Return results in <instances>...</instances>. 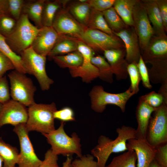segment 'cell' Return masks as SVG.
<instances>
[{
	"mask_svg": "<svg viewBox=\"0 0 167 167\" xmlns=\"http://www.w3.org/2000/svg\"><path fill=\"white\" fill-rule=\"evenodd\" d=\"M0 51L7 56L14 65L15 70L26 74L23 67L20 55L14 52L8 45L6 38L0 34Z\"/></svg>",
	"mask_w": 167,
	"mask_h": 167,
	"instance_id": "obj_34",
	"label": "cell"
},
{
	"mask_svg": "<svg viewBox=\"0 0 167 167\" xmlns=\"http://www.w3.org/2000/svg\"><path fill=\"white\" fill-rule=\"evenodd\" d=\"M19 154L16 147L5 143L0 137V155L3 160V167H15L17 162Z\"/></svg>",
	"mask_w": 167,
	"mask_h": 167,
	"instance_id": "obj_27",
	"label": "cell"
},
{
	"mask_svg": "<svg viewBox=\"0 0 167 167\" xmlns=\"http://www.w3.org/2000/svg\"><path fill=\"white\" fill-rule=\"evenodd\" d=\"M54 117L55 119L64 122L75 121L74 111L69 107H65L60 110H57L54 113Z\"/></svg>",
	"mask_w": 167,
	"mask_h": 167,
	"instance_id": "obj_41",
	"label": "cell"
},
{
	"mask_svg": "<svg viewBox=\"0 0 167 167\" xmlns=\"http://www.w3.org/2000/svg\"><path fill=\"white\" fill-rule=\"evenodd\" d=\"M156 3L166 32H167V0H154Z\"/></svg>",
	"mask_w": 167,
	"mask_h": 167,
	"instance_id": "obj_47",
	"label": "cell"
},
{
	"mask_svg": "<svg viewBox=\"0 0 167 167\" xmlns=\"http://www.w3.org/2000/svg\"><path fill=\"white\" fill-rule=\"evenodd\" d=\"M10 84V95L12 100L25 106L35 103L34 94L36 88L32 79L25 74L15 70L8 75Z\"/></svg>",
	"mask_w": 167,
	"mask_h": 167,
	"instance_id": "obj_7",
	"label": "cell"
},
{
	"mask_svg": "<svg viewBox=\"0 0 167 167\" xmlns=\"http://www.w3.org/2000/svg\"><path fill=\"white\" fill-rule=\"evenodd\" d=\"M79 2L81 3H84L86 2L87 1V0H79Z\"/></svg>",
	"mask_w": 167,
	"mask_h": 167,
	"instance_id": "obj_52",
	"label": "cell"
},
{
	"mask_svg": "<svg viewBox=\"0 0 167 167\" xmlns=\"http://www.w3.org/2000/svg\"><path fill=\"white\" fill-rule=\"evenodd\" d=\"M62 6L61 0H45L42 14V26H52L56 14Z\"/></svg>",
	"mask_w": 167,
	"mask_h": 167,
	"instance_id": "obj_28",
	"label": "cell"
},
{
	"mask_svg": "<svg viewBox=\"0 0 167 167\" xmlns=\"http://www.w3.org/2000/svg\"><path fill=\"white\" fill-rule=\"evenodd\" d=\"M77 50L82 54L83 60L80 66L70 69L71 76L80 77L84 82L89 83L98 77L99 70L91 63V59L94 54V50L82 41L78 40Z\"/></svg>",
	"mask_w": 167,
	"mask_h": 167,
	"instance_id": "obj_12",
	"label": "cell"
},
{
	"mask_svg": "<svg viewBox=\"0 0 167 167\" xmlns=\"http://www.w3.org/2000/svg\"><path fill=\"white\" fill-rule=\"evenodd\" d=\"M137 66L143 86L148 89L152 88V86L150 82L148 70L141 56L137 63Z\"/></svg>",
	"mask_w": 167,
	"mask_h": 167,
	"instance_id": "obj_40",
	"label": "cell"
},
{
	"mask_svg": "<svg viewBox=\"0 0 167 167\" xmlns=\"http://www.w3.org/2000/svg\"><path fill=\"white\" fill-rule=\"evenodd\" d=\"M87 27L101 31L110 35H114L106 22L102 12L92 8Z\"/></svg>",
	"mask_w": 167,
	"mask_h": 167,
	"instance_id": "obj_31",
	"label": "cell"
},
{
	"mask_svg": "<svg viewBox=\"0 0 167 167\" xmlns=\"http://www.w3.org/2000/svg\"><path fill=\"white\" fill-rule=\"evenodd\" d=\"M148 167H161L154 159L150 163Z\"/></svg>",
	"mask_w": 167,
	"mask_h": 167,
	"instance_id": "obj_50",
	"label": "cell"
},
{
	"mask_svg": "<svg viewBox=\"0 0 167 167\" xmlns=\"http://www.w3.org/2000/svg\"><path fill=\"white\" fill-rule=\"evenodd\" d=\"M92 8L87 2L73 4L68 11L79 22L87 27Z\"/></svg>",
	"mask_w": 167,
	"mask_h": 167,
	"instance_id": "obj_29",
	"label": "cell"
},
{
	"mask_svg": "<svg viewBox=\"0 0 167 167\" xmlns=\"http://www.w3.org/2000/svg\"><path fill=\"white\" fill-rule=\"evenodd\" d=\"M78 40L71 36L61 35L53 49L48 55V58L68 54L77 50Z\"/></svg>",
	"mask_w": 167,
	"mask_h": 167,
	"instance_id": "obj_23",
	"label": "cell"
},
{
	"mask_svg": "<svg viewBox=\"0 0 167 167\" xmlns=\"http://www.w3.org/2000/svg\"><path fill=\"white\" fill-rule=\"evenodd\" d=\"M141 2L146 9L148 19L152 24L154 34L160 35L166 34L159 9L154 0H142Z\"/></svg>",
	"mask_w": 167,
	"mask_h": 167,
	"instance_id": "obj_21",
	"label": "cell"
},
{
	"mask_svg": "<svg viewBox=\"0 0 167 167\" xmlns=\"http://www.w3.org/2000/svg\"><path fill=\"white\" fill-rule=\"evenodd\" d=\"M146 139L155 148L167 143V103H163L152 113Z\"/></svg>",
	"mask_w": 167,
	"mask_h": 167,
	"instance_id": "obj_8",
	"label": "cell"
},
{
	"mask_svg": "<svg viewBox=\"0 0 167 167\" xmlns=\"http://www.w3.org/2000/svg\"><path fill=\"white\" fill-rule=\"evenodd\" d=\"M117 137L113 140L103 135L100 136L97 144L91 151L93 157L97 159V167H105L110 155L128 150L126 143L128 140L136 138L135 129L123 125L116 129Z\"/></svg>",
	"mask_w": 167,
	"mask_h": 167,
	"instance_id": "obj_1",
	"label": "cell"
},
{
	"mask_svg": "<svg viewBox=\"0 0 167 167\" xmlns=\"http://www.w3.org/2000/svg\"><path fill=\"white\" fill-rule=\"evenodd\" d=\"M72 161V158L71 156H67L65 161L62 163V167H71V164Z\"/></svg>",
	"mask_w": 167,
	"mask_h": 167,
	"instance_id": "obj_49",
	"label": "cell"
},
{
	"mask_svg": "<svg viewBox=\"0 0 167 167\" xmlns=\"http://www.w3.org/2000/svg\"><path fill=\"white\" fill-rule=\"evenodd\" d=\"M115 0H89L87 2L92 8L103 12L113 6Z\"/></svg>",
	"mask_w": 167,
	"mask_h": 167,
	"instance_id": "obj_42",
	"label": "cell"
},
{
	"mask_svg": "<svg viewBox=\"0 0 167 167\" xmlns=\"http://www.w3.org/2000/svg\"><path fill=\"white\" fill-rule=\"evenodd\" d=\"M26 1L24 0H8L9 15L18 21L22 14L23 9Z\"/></svg>",
	"mask_w": 167,
	"mask_h": 167,
	"instance_id": "obj_38",
	"label": "cell"
},
{
	"mask_svg": "<svg viewBox=\"0 0 167 167\" xmlns=\"http://www.w3.org/2000/svg\"><path fill=\"white\" fill-rule=\"evenodd\" d=\"M26 107L12 99L2 104L0 111V128L6 124L15 126L26 123L28 118V109Z\"/></svg>",
	"mask_w": 167,
	"mask_h": 167,
	"instance_id": "obj_14",
	"label": "cell"
},
{
	"mask_svg": "<svg viewBox=\"0 0 167 167\" xmlns=\"http://www.w3.org/2000/svg\"><path fill=\"white\" fill-rule=\"evenodd\" d=\"M128 150H133L137 157L136 167H148L154 159L157 151L156 148L151 145L146 139L135 138L128 140Z\"/></svg>",
	"mask_w": 167,
	"mask_h": 167,
	"instance_id": "obj_16",
	"label": "cell"
},
{
	"mask_svg": "<svg viewBox=\"0 0 167 167\" xmlns=\"http://www.w3.org/2000/svg\"><path fill=\"white\" fill-rule=\"evenodd\" d=\"M57 110L55 104H37L35 102L28 106V118L25 123L28 132L36 131L48 134L54 131V113Z\"/></svg>",
	"mask_w": 167,
	"mask_h": 167,
	"instance_id": "obj_2",
	"label": "cell"
},
{
	"mask_svg": "<svg viewBox=\"0 0 167 167\" xmlns=\"http://www.w3.org/2000/svg\"><path fill=\"white\" fill-rule=\"evenodd\" d=\"M140 97L147 104L154 108L159 107L164 103H167V100L165 99L161 94L153 91Z\"/></svg>",
	"mask_w": 167,
	"mask_h": 167,
	"instance_id": "obj_37",
	"label": "cell"
},
{
	"mask_svg": "<svg viewBox=\"0 0 167 167\" xmlns=\"http://www.w3.org/2000/svg\"><path fill=\"white\" fill-rule=\"evenodd\" d=\"M145 63L160 58H167V36L166 34H154L150 39L145 49L141 53Z\"/></svg>",
	"mask_w": 167,
	"mask_h": 167,
	"instance_id": "obj_19",
	"label": "cell"
},
{
	"mask_svg": "<svg viewBox=\"0 0 167 167\" xmlns=\"http://www.w3.org/2000/svg\"><path fill=\"white\" fill-rule=\"evenodd\" d=\"M137 157L134 151L128 150L116 156L105 167H136Z\"/></svg>",
	"mask_w": 167,
	"mask_h": 167,
	"instance_id": "obj_32",
	"label": "cell"
},
{
	"mask_svg": "<svg viewBox=\"0 0 167 167\" xmlns=\"http://www.w3.org/2000/svg\"><path fill=\"white\" fill-rule=\"evenodd\" d=\"M52 27L59 34L77 39L86 26L77 21L67 10L61 8L57 12Z\"/></svg>",
	"mask_w": 167,
	"mask_h": 167,
	"instance_id": "obj_13",
	"label": "cell"
},
{
	"mask_svg": "<svg viewBox=\"0 0 167 167\" xmlns=\"http://www.w3.org/2000/svg\"><path fill=\"white\" fill-rule=\"evenodd\" d=\"M45 0H26L22 14L26 15L29 19L33 21L38 28L42 27V14Z\"/></svg>",
	"mask_w": 167,
	"mask_h": 167,
	"instance_id": "obj_24",
	"label": "cell"
},
{
	"mask_svg": "<svg viewBox=\"0 0 167 167\" xmlns=\"http://www.w3.org/2000/svg\"><path fill=\"white\" fill-rule=\"evenodd\" d=\"M17 21L7 15L0 16V34L6 38L14 31Z\"/></svg>",
	"mask_w": 167,
	"mask_h": 167,
	"instance_id": "obj_36",
	"label": "cell"
},
{
	"mask_svg": "<svg viewBox=\"0 0 167 167\" xmlns=\"http://www.w3.org/2000/svg\"><path fill=\"white\" fill-rule=\"evenodd\" d=\"M133 27L137 35L141 53L146 48L154 31L141 0H137L133 13Z\"/></svg>",
	"mask_w": 167,
	"mask_h": 167,
	"instance_id": "obj_11",
	"label": "cell"
},
{
	"mask_svg": "<svg viewBox=\"0 0 167 167\" xmlns=\"http://www.w3.org/2000/svg\"><path fill=\"white\" fill-rule=\"evenodd\" d=\"M94 50L104 51L111 49H123L122 41L115 35H111L101 31L87 27L77 38Z\"/></svg>",
	"mask_w": 167,
	"mask_h": 167,
	"instance_id": "obj_9",
	"label": "cell"
},
{
	"mask_svg": "<svg viewBox=\"0 0 167 167\" xmlns=\"http://www.w3.org/2000/svg\"><path fill=\"white\" fill-rule=\"evenodd\" d=\"M102 12L106 22L113 33L118 32L129 27L124 23L113 6Z\"/></svg>",
	"mask_w": 167,
	"mask_h": 167,
	"instance_id": "obj_33",
	"label": "cell"
},
{
	"mask_svg": "<svg viewBox=\"0 0 167 167\" xmlns=\"http://www.w3.org/2000/svg\"><path fill=\"white\" fill-rule=\"evenodd\" d=\"M154 159L161 167H167V143L156 147Z\"/></svg>",
	"mask_w": 167,
	"mask_h": 167,
	"instance_id": "obj_43",
	"label": "cell"
},
{
	"mask_svg": "<svg viewBox=\"0 0 167 167\" xmlns=\"http://www.w3.org/2000/svg\"><path fill=\"white\" fill-rule=\"evenodd\" d=\"M127 71L131 82L130 87L132 92L136 94L139 91V85L141 80L137 63L134 62L129 64Z\"/></svg>",
	"mask_w": 167,
	"mask_h": 167,
	"instance_id": "obj_35",
	"label": "cell"
},
{
	"mask_svg": "<svg viewBox=\"0 0 167 167\" xmlns=\"http://www.w3.org/2000/svg\"><path fill=\"white\" fill-rule=\"evenodd\" d=\"M92 63L99 70L98 77L104 81L112 83L113 81V73L109 63L101 55L93 56L91 59Z\"/></svg>",
	"mask_w": 167,
	"mask_h": 167,
	"instance_id": "obj_30",
	"label": "cell"
},
{
	"mask_svg": "<svg viewBox=\"0 0 167 167\" xmlns=\"http://www.w3.org/2000/svg\"><path fill=\"white\" fill-rule=\"evenodd\" d=\"M156 108L150 106L139 98L135 113L138 124L137 128L135 129L136 138L146 139L150 118Z\"/></svg>",
	"mask_w": 167,
	"mask_h": 167,
	"instance_id": "obj_20",
	"label": "cell"
},
{
	"mask_svg": "<svg viewBox=\"0 0 167 167\" xmlns=\"http://www.w3.org/2000/svg\"><path fill=\"white\" fill-rule=\"evenodd\" d=\"M14 69L15 66L11 60L0 51V78L7 71Z\"/></svg>",
	"mask_w": 167,
	"mask_h": 167,
	"instance_id": "obj_46",
	"label": "cell"
},
{
	"mask_svg": "<svg viewBox=\"0 0 167 167\" xmlns=\"http://www.w3.org/2000/svg\"><path fill=\"white\" fill-rule=\"evenodd\" d=\"M52 27L42 26L39 28L31 46L37 54L46 57L60 36Z\"/></svg>",
	"mask_w": 167,
	"mask_h": 167,
	"instance_id": "obj_15",
	"label": "cell"
},
{
	"mask_svg": "<svg viewBox=\"0 0 167 167\" xmlns=\"http://www.w3.org/2000/svg\"><path fill=\"white\" fill-rule=\"evenodd\" d=\"M105 58L110 65L113 74L118 80L126 79L128 76L125 49H111L103 51Z\"/></svg>",
	"mask_w": 167,
	"mask_h": 167,
	"instance_id": "obj_18",
	"label": "cell"
},
{
	"mask_svg": "<svg viewBox=\"0 0 167 167\" xmlns=\"http://www.w3.org/2000/svg\"><path fill=\"white\" fill-rule=\"evenodd\" d=\"M137 0H115L113 7L127 26L133 27V10Z\"/></svg>",
	"mask_w": 167,
	"mask_h": 167,
	"instance_id": "obj_25",
	"label": "cell"
},
{
	"mask_svg": "<svg viewBox=\"0 0 167 167\" xmlns=\"http://www.w3.org/2000/svg\"><path fill=\"white\" fill-rule=\"evenodd\" d=\"M3 160L2 156L0 155V167H3Z\"/></svg>",
	"mask_w": 167,
	"mask_h": 167,
	"instance_id": "obj_51",
	"label": "cell"
},
{
	"mask_svg": "<svg viewBox=\"0 0 167 167\" xmlns=\"http://www.w3.org/2000/svg\"><path fill=\"white\" fill-rule=\"evenodd\" d=\"M135 94L130 87L123 92L112 93L105 91L101 86H95L89 93L91 107L95 112L101 113L105 109L107 105H113L119 107L124 113L127 101Z\"/></svg>",
	"mask_w": 167,
	"mask_h": 167,
	"instance_id": "obj_6",
	"label": "cell"
},
{
	"mask_svg": "<svg viewBox=\"0 0 167 167\" xmlns=\"http://www.w3.org/2000/svg\"><path fill=\"white\" fill-rule=\"evenodd\" d=\"M71 167H97V164L92 155L87 154L72 161Z\"/></svg>",
	"mask_w": 167,
	"mask_h": 167,
	"instance_id": "obj_39",
	"label": "cell"
},
{
	"mask_svg": "<svg viewBox=\"0 0 167 167\" xmlns=\"http://www.w3.org/2000/svg\"><path fill=\"white\" fill-rule=\"evenodd\" d=\"M10 92L6 77L3 76L0 78V103L2 104L10 100Z\"/></svg>",
	"mask_w": 167,
	"mask_h": 167,
	"instance_id": "obj_44",
	"label": "cell"
},
{
	"mask_svg": "<svg viewBox=\"0 0 167 167\" xmlns=\"http://www.w3.org/2000/svg\"></svg>",
	"mask_w": 167,
	"mask_h": 167,
	"instance_id": "obj_54",
	"label": "cell"
},
{
	"mask_svg": "<svg viewBox=\"0 0 167 167\" xmlns=\"http://www.w3.org/2000/svg\"><path fill=\"white\" fill-rule=\"evenodd\" d=\"M148 63L152 65L148 70L150 80L153 84H167V58L153 60Z\"/></svg>",
	"mask_w": 167,
	"mask_h": 167,
	"instance_id": "obj_22",
	"label": "cell"
},
{
	"mask_svg": "<svg viewBox=\"0 0 167 167\" xmlns=\"http://www.w3.org/2000/svg\"><path fill=\"white\" fill-rule=\"evenodd\" d=\"M58 160V155L51 149H49L45 153L44 159L39 167H59Z\"/></svg>",
	"mask_w": 167,
	"mask_h": 167,
	"instance_id": "obj_45",
	"label": "cell"
},
{
	"mask_svg": "<svg viewBox=\"0 0 167 167\" xmlns=\"http://www.w3.org/2000/svg\"><path fill=\"white\" fill-rule=\"evenodd\" d=\"M52 59L60 67L70 69L81 65L83 58L82 54L77 50L65 55L55 56Z\"/></svg>",
	"mask_w": 167,
	"mask_h": 167,
	"instance_id": "obj_26",
	"label": "cell"
},
{
	"mask_svg": "<svg viewBox=\"0 0 167 167\" xmlns=\"http://www.w3.org/2000/svg\"><path fill=\"white\" fill-rule=\"evenodd\" d=\"M4 15H9L8 0H0V16Z\"/></svg>",
	"mask_w": 167,
	"mask_h": 167,
	"instance_id": "obj_48",
	"label": "cell"
},
{
	"mask_svg": "<svg viewBox=\"0 0 167 167\" xmlns=\"http://www.w3.org/2000/svg\"><path fill=\"white\" fill-rule=\"evenodd\" d=\"M64 122L61 121L58 128L48 134L42 135L51 146L53 152L58 155L71 156L75 154L78 158L82 156L80 139L75 132L70 136L64 130Z\"/></svg>",
	"mask_w": 167,
	"mask_h": 167,
	"instance_id": "obj_3",
	"label": "cell"
},
{
	"mask_svg": "<svg viewBox=\"0 0 167 167\" xmlns=\"http://www.w3.org/2000/svg\"><path fill=\"white\" fill-rule=\"evenodd\" d=\"M19 55L26 73L36 77L42 91L49 89L54 81L48 77L46 72V57L36 53L31 46L23 51Z\"/></svg>",
	"mask_w": 167,
	"mask_h": 167,
	"instance_id": "obj_5",
	"label": "cell"
},
{
	"mask_svg": "<svg viewBox=\"0 0 167 167\" xmlns=\"http://www.w3.org/2000/svg\"><path fill=\"white\" fill-rule=\"evenodd\" d=\"M39 30L30 22L26 15L23 14L17 21L13 32L6 38V42L14 52L20 55L31 46Z\"/></svg>",
	"mask_w": 167,
	"mask_h": 167,
	"instance_id": "obj_4",
	"label": "cell"
},
{
	"mask_svg": "<svg viewBox=\"0 0 167 167\" xmlns=\"http://www.w3.org/2000/svg\"><path fill=\"white\" fill-rule=\"evenodd\" d=\"M2 104L1 103H0V111L1 110V109L2 106Z\"/></svg>",
	"mask_w": 167,
	"mask_h": 167,
	"instance_id": "obj_53",
	"label": "cell"
},
{
	"mask_svg": "<svg viewBox=\"0 0 167 167\" xmlns=\"http://www.w3.org/2000/svg\"><path fill=\"white\" fill-rule=\"evenodd\" d=\"M113 33L123 42L126 52L125 59L127 63L134 62L138 63L141 52L138 38L134 27H128Z\"/></svg>",
	"mask_w": 167,
	"mask_h": 167,
	"instance_id": "obj_17",
	"label": "cell"
},
{
	"mask_svg": "<svg viewBox=\"0 0 167 167\" xmlns=\"http://www.w3.org/2000/svg\"><path fill=\"white\" fill-rule=\"evenodd\" d=\"M13 131L17 134L19 142L20 152L17 164L18 167H39L42 161L36 154L30 139L25 123L14 126Z\"/></svg>",
	"mask_w": 167,
	"mask_h": 167,
	"instance_id": "obj_10",
	"label": "cell"
}]
</instances>
